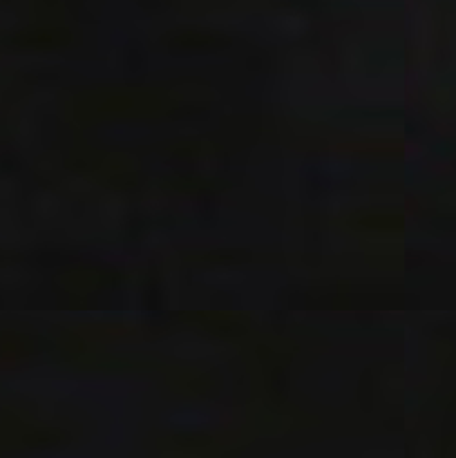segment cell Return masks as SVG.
<instances>
[{
    "label": "cell",
    "instance_id": "6da1fadb",
    "mask_svg": "<svg viewBox=\"0 0 456 458\" xmlns=\"http://www.w3.org/2000/svg\"><path fill=\"white\" fill-rule=\"evenodd\" d=\"M226 45H231V41L220 36L213 31H184L177 34L170 43V48L179 52H218L224 50Z\"/></svg>",
    "mask_w": 456,
    "mask_h": 458
},
{
    "label": "cell",
    "instance_id": "7a4b0ae2",
    "mask_svg": "<svg viewBox=\"0 0 456 458\" xmlns=\"http://www.w3.org/2000/svg\"><path fill=\"white\" fill-rule=\"evenodd\" d=\"M67 41H70V31L65 29H38L22 36V43L34 45V48H59Z\"/></svg>",
    "mask_w": 456,
    "mask_h": 458
}]
</instances>
